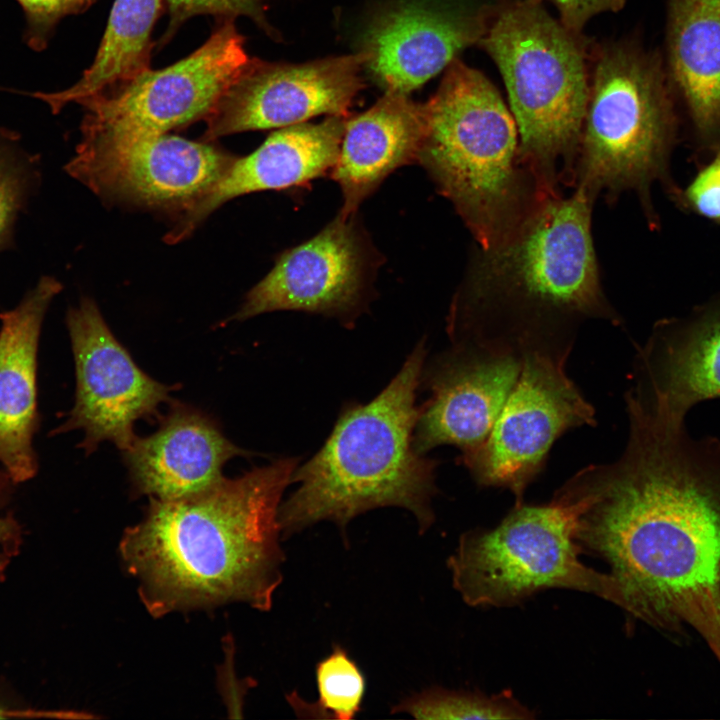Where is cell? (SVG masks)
Here are the masks:
<instances>
[{
	"label": "cell",
	"mask_w": 720,
	"mask_h": 720,
	"mask_svg": "<svg viewBox=\"0 0 720 720\" xmlns=\"http://www.w3.org/2000/svg\"><path fill=\"white\" fill-rule=\"evenodd\" d=\"M625 402L623 453L578 471L553 498L573 507L576 541L611 568L629 615L693 629L720 663V440Z\"/></svg>",
	"instance_id": "6da1fadb"
},
{
	"label": "cell",
	"mask_w": 720,
	"mask_h": 720,
	"mask_svg": "<svg viewBox=\"0 0 720 720\" xmlns=\"http://www.w3.org/2000/svg\"><path fill=\"white\" fill-rule=\"evenodd\" d=\"M299 459L282 458L178 499L150 498L120 541L154 617L243 602L268 611L282 582V495Z\"/></svg>",
	"instance_id": "7a4b0ae2"
},
{
	"label": "cell",
	"mask_w": 720,
	"mask_h": 720,
	"mask_svg": "<svg viewBox=\"0 0 720 720\" xmlns=\"http://www.w3.org/2000/svg\"><path fill=\"white\" fill-rule=\"evenodd\" d=\"M594 203L579 189L552 196L506 240L476 246L451 303L450 338L573 345L587 320L619 325L601 284Z\"/></svg>",
	"instance_id": "3957f363"
},
{
	"label": "cell",
	"mask_w": 720,
	"mask_h": 720,
	"mask_svg": "<svg viewBox=\"0 0 720 720\" xmlns=\"http://www.w3.org/2000/svg\"><path fill=\"white\" fill-rule=\"evenodd\" d=\"M425 357L421 341L388 386L369 403L343 409L322 448L296 467L298 488L279 508L283 538L322 521L344 534L355 517L381 507L408 510L420 533L432 526L437 464L413 442Z\"/></svg>",
	"instance_id": "277c9868"
},
{
	"label": "cell",
	"mask_w": 720,
	"mask_h": 720,
	"mask_svg": "<svg viewBox=\"0 0 720 720\" xmlns=\"http://www.w3.org/2000/svg\"><path fill=\"white\" fill-rule=\"evenodd\" d=\"M424 104L417 162L477 246L516 233L552 196L524 164L515 119L493 83L456 58Z\"/></svg>",
	"instance_id": "5b68a950"
},
{
	"label": "cell",
	"mask_w": 720,
	"mask_h": 720,
	"mask_svg": "<svg viewBox=\"0 0 720 720\" xmlns=\"http://www.w3.org/2000/svg\"><path fill=\"white\" fill-rule=\"evenodd\" d=\"M594 44L543 0H501L477 44L502 75L522 161L552 195L574 186Z\"/></svg>",
	"instance_id": "8992f818"
},
{
	"label": "cell",
	"mask_w": 720,
	"mask_h": 720,
	"mask_svg": "<svg viewBox=\"0 0 720 720\" xmlns=\"http://www.w3.org/2000/svg\"><path fill=\"white\" fill-rule=\"evenodd\" d=\"M675 133L671 90L657 53L632 39L595 43L573 189L594 202L602 195L609 204L632 191L655 228L652 185L658 181L675 193L669 176Z\"/></svg>",
	"instance_id": "52a82bcc"
},
{
	"label": "cell",
	"mask_w": 720,
	"mask_h": 720,
	"mask_svg": "<svg viewBox=\"0 0 720 720\" xmlns=\"http://www.w3.org/2000/svg\"><path fill=\"white\" fill-rule=\"evenodd\" d=\"M573 507L552 498L545 505L515 504L493 529L461 535L447 560L452 583L473 607H509L550 588L594 594L627 614L626 592L612 575L579 558Z\"/></svg>",
	"instance_id": "ba28073f"
},
{
	"label": "cell",
	"mask_w": 720,
	"mask_h": 720,
	"mask_svg": "<svg viewBox=\"0 0 720 720\" xmlns=\"http://www.w3.org/2000/svg\"><path fill=\"white\" fill-rule=\"evenodd\" d=\"M519 348V376L489 435L475 451L460 456L478 485L509 489L516 504L523 503L554 442L572 428L596 423L593 406L565 370L572 345Z\"/></svg>",
	"instance_id": "9c48e42d"
},
{
	"label": "cell",
	"mask_w": 720,
	"mask_h": 720,
	"mask_svg": "<svg viewBox=\"0 0 720 720\" xmlns=\"http://www.w3.org/2000/svg\"><path fill=\"white\" fill-rule=\"evenodd\" d=\"M219 22L206 42L182 60L80 101L86 110L83 136L164 134L203 120L250 60L234 19Z\"/></svg>",
	"instance_id": "30bf717a"
},
{
	"label": "cell",
	"mask_w": 720,
	"mask_h": 720,
	"mask_svg": "<svg viewBox=\"0 0 720 720\" xmlns=\"http://www.w3.org/2000/svg\"><path fill=\"white\" fill-rule=\"evenodd\" d=\"M206 141L155 134L83 136L67 172L104 200L183 212L236 157Z\"/></svg>",
	"instance_id": "8fae6325"
},
{
	"label": "cell",
	"mask_w": 720,
	"mask_h": 720,
	"mask_svg": "<svg viewBox=\"0 0 720 720\" xmlns=\"http://www.w3.org/2000/svg\"><path fill=\"white\" fill-rule=\"evenodd\" d=\"M76 372L75 404L67 420L52 434L80 429L86 454L102 441L122 451L137 437L134 423L157 414L176 386L152 379L133 361L104 321L97 305L82 298L67 313Z\"/></svg>",
	"instance_id": "7c38bea8"
},
{
	"label": "cell",
	"mask_w": 720,
	"mask_h": 720,
	"mask_svg": "<svg viewBox=\"0 0 720 720\" xmlns=\"http://www.w3.org/2000/svg\"><path fill=\"white\" fill-rule=\"evenodd\" d=\"M378 258L356 214L338 212L318 234L278 257L233 319L289 310L350 321L368 303Z\"/></svg>",
	"instance_id": "4fadbf2b"
},
{
	"label": "cell",
	"mask_w": 720,
	"mask_h": 720,
	"mask_svg": "<svg viewBox=\"0 0 720 720\" xmlns=\"http://www.w3.org/2000/svg\"><path fill=\"white\" fill-rule=\"evenodd\" d=\"M364 61L359 51L300 64L250 58L203 119L202 140L279 129L321 115L347 117L364 86Z\"/></svg>",
	"instance_id": "5bb4252c"
},
{
	"label": "cell",
	"mask_w": 720,
	"mask_h": 720,
	"mask_svg": "<svg viewBox=\"0 0 720 720\" xmlns=\"http://www.w3.org/2000/svg\"><path fill=\"white\" fill-rule=\"evenodd\" d=\"M501 0H393L363 31L364 68L385 92L409 94L477 45Z\"/></svg>",
	"instance_id": "9a60e30c"
},
{
	"label": "cell",
	"mask_w": 720,
	"mask_h": 720,
	"mask_svg": "<svg viewBox=\"0 0 720 720\" xmlns=\"http://www.w3.org/2000/svg\"><path fill=\"white\" fill-rule=\"evenodd\" d=\"M519 347L497 340L461 338L422 371L430 398L419 408L414 446L422 454L454 445L461 456L489 435L521 369Z\"/></svg>",
	"instance_id": "2e32d148"
},
{
	"label": "cell",
	"mask_w": 720,
	"mask_h": 720,
	"mask_svg": "<svg viewBox=\"0 0 720 720\" xmlns=\"http://www.w3.org/2000/svg\"><path fill=\"white\" fill-rule=\"evenodd\" d=\"M633 378L628 394L677 421L695 404L720 398V299L657 322L637 352Z\"/></svg>",
	"instance_id": "e0dca14e"
},
{
	"label": "cell",
	"mask_w": 720,
	"mask_h": 720,
	"mask_svg": "<svg viewBox=\"0 0 720 720\" xmlns=\"http://www.w3.org/2000/svg\"><path fill=\"white\" fill-rule=\"evenodd\" d=\"M346 118L327 116L319 123L304 122L273 132L255 151L235 158L204 196L179 213V221L166 240L176 243L184 239L211 212L235 197L288 189L331 172Z\"/></svg>",
	"instance_id": "ac0fdd59"
},
{
	"label": "cell",
	"mask_w": 720,
	"mask_h": 720,
	"mask_svg": "<svg viewBox=\"0 0 720 720\" xmlns=\"http://www.w3.org/2000/svg\"><path fill=\"white\" fill-rule=\"evenodd\" d=\"M61 289L55 278L42 277L15 308L0 314V466L15 485L38 471V345L46 311Z\"/></svg>",
	"instance_id": "d6986e66"
},
{
	"label": "cell",
	"mask_w": 720,
	"mask_h": 720,
	"mask_svg": "<svg viewBox=\"0 0 720 720\" xmlns=\"http://www.w3.org/2000/svg\"><path fill=\"white\" fill-rule=\"evenodd\" d=\"M249 454L209 417L178 403L154 434L137 436L123 451L134 494L161 500L207 489L223 478L222 467L230 458Z\"/></svg>",
	"instance_id": "ffe728a7"
},
{
	"label": "cell",
	"mask_w": 720,
	"mask_h": 720,
	"mask_svg": "<svg viewBox=\"0 0 720 720\" xmlns=\"http://www.w3.org/2000/svg\"><path fill=\"white\" fill-rule=\"evenodd\" d=\"M425 134L424 104L407 94L385 92L369 109L345 120L337 161L330 175L339 185L344 217L397 168L417 162Z\"/></svg>",
	"instance_id": "44dd1931"
},
{
	"label": "cell",
	"mask_w": 720,
	"mask_h": 720,
	"mask_svg": "<svg viewBox=\"0 0 720 720\" xmlns=\"http://www.w3.org/2000/svg\"><path fill=\"white\" fill-rule=\"evenodd\" d=\"M668 60L704 144H720V0H668Z\"/></svg>",
	"instance_id": "7402d4cb"
},
{
	"label": "cell",
	"mask_w": 720,
	"mask_h": 720,
	"mask_svg": "<svg viewBox=\"0 0 720 720\" xmlns=\"http://www.w3.org/2000/svg\"><path fill=\"white\" fill-rule=\"evenodd\" d=\"M164 0H115L94 61L70 88L35 93L53 113L70 102L115 91L150 68L152 31Z\"/></svg>",
	"instance_id": "603a6c76"
},
{
	"label": "cell",
	"mask_w": 720,
	"mask_h": 720,
	"mask_svg": "<svg viewBox=\"0 0 720 720\" xmlns=\"http://www.w3.org/2000/svg\"><path fill=\"white\" fill-rule=\"evenodd\" d=\"M316 700H304L296 691L287 700L300 718L351 720L362 710L366 678L345 648L334 645L315 667Z\"/></svg>",
	"instance_id": "cb8c5ba5"
},
{
	"label": "cell",
	"mask_w": 720,
	"mask_h": 720,
	"mask_svg": "<svg viewBox=\"0 0 720 720\" xmlns=\"http://www.w3.org/2000/svg\"><path fill=\"white\" fill-rule=\"evenodd\" d=\"M390 712L418 720L531 719L535 716L510 691L488 696L443 687H429L407 696Z\"/></svg>",
	"instance_id": "d4e9b609"
},
{
	"label": "cell",
	"mask_w": 720,
	"mask_h": 720,
	"mask_svg": "<svg viewBox=\"0 0 720 720\" xmlns=\"http://www.w3.org/2000/svg\"><path fill=\"white\" fill-rule=\"evenodd\" d=\"M169 13L168 27L161 38L166 44L189 18L196 15H212L221 19L245 16L251 19L272 39H280L279 32L268 22L261 0H164Z\"/></svg>",
	"instance_id": "484cf974"
},
{
	"label": "cell",
	"mask_w": 720,
	"mask_h": 720,
	"mask_svg": "<svg viewBox=\"0 0 720 720\" xmlns=\"http://www.w3.org/2000/svg\"><path fill=\"white\" fill-rule=\"evenodd\" d=\"M26 21L25 34L28 45L37 51L47 46L55 25L65 16L82 13L95 0H17Z\"/></svg>",
	"instance_id": "4316f807"
},
{
	"label": "cell",
	"mask_w": 720,
	"mask_h": 720,
	"mask_svg": "<svg viewBox=\"0 0 720 720\" xmlns=\"http://www.w3.org/2000/svg\"><path fill=\"white\" fill-rule=\"evenodd\" d=\"M26 186L24 167L0 146V246L8 237Z\"/></svg>",
	"instance_id": "83f0119b"
},
{
	"label": "cell",
	"mask_w": 720,
	"mask_h": 720,
	"mask_svg": "<svg viewBox=\"0 0 720 720\" xmlns=\"http://www.w3.org/2000/svg\"><path fill=\"white\" fill-rule=\"evenodd\" d=\"M13 485L14 482L0 466V581L5 578L23 540L20 523L14 513L8 510Z\"/></svg>",
	"instance_id": "f1b7e54d"
},
{
	"label": "cell",
	"mask_w": 720,
	"mask_h": 720,
	"mask_svg": "<svg viewBox=\"0 0 720 720\" xmlns=\"http://www.w3.org/2000/svg\"><path fill=\"white\" fill-rule=\"evenodd\" d=\"M686 198L700 215L720 220V155L695 177Z\"/></svg>",
	"instance_id": "f546056e"
},
{
	"label": "cell",
	"mask_w": 720,
	"mask_h": 720,
	"mask_svg": "<svg viewBox=\"0 0 720 720\" xmlns=\"http://www.w3.org/2000/svg\"><path fill=\"white\" fill-rule=\"evenodd\" d=\"M559 13V21L569 31L583 34L587 22L603 12H617L626 0H549Z\"/></svg>",
	"instance_id": "4dcf8cb0"
},
{
	"label": "cell",
	"mask_w": 720,
	"mask_h": 720,
	"mask_svg": "<svg viewBox=\"0 0 720 720\" xmlns=\"http://www.w3.org/2000/svg\"><path fill=\"white\" fill-rule=\"evenodd\" d=\"M7 137H9L8 134L3 135V134H1V131H0V140H1L2 138H7Z\"/></svg>",
	"instance_id": "1f68e13d"
}]
</instances>
